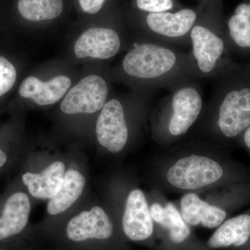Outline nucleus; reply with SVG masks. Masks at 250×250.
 <instances>
[{"mask_svg": "<svg viewBox=\"0 0 250 250\" xmlns=\"http://www.w3.org/2000/svg\"><path fill=\"white\" fill-rule=\"evenodd\" d=\"M122 69L126 76L155 89H172L200 79L191 53L150 41L131 49L123 59Z\"/></svg>", "mask_w": 250, "mask_h": 250, "instance_id": "f257e3e1", "label": "nucleus"}, {"mask_svg": "<svg viewBox=\"0 0 250 250\" xmlns=\"http://www.w3.org/2000/svg\"><path fill=\"white\" fill-rule=\"evenodd\" d=\"M215 126L223 139H240L250 125V70L237 65L215 79Z\"/></svg>", "mask_w": 250, "mask_h": 250, "instance_id": "f03ea898", "label": "nucleus"}, {"mask_svg": "<svg viewBox=\"0 0 250 250\" xmlns=\"http://www.w3.org/2000/svg\"><path fill=\"white\" fill-rule=\"evenodd\" d=\"M192 56L200 79H216L234 68L227 34L203 24H195L190 34Z\"/></svg>", "mask_w": 250, "mask_h": 250, "instance_id": "7ed1b4c3", "label": "nucleus"}, {"mask_svg": "<svg viewBox=\"0 0 250 250\" xmlns=\"http://www.w3.org/2000/svg\"><path fill=\"white\" fill-rule=\"evenodd\" d=\"M225 169L218 161L207 156L191 155L177 161L167 172L172 187L197 190L223 179Z\"/></svg>", "mask_w": 250, "mask_h": 250, "instance_id": "20e7f679", "label": "nucleus"}, {"mask_svg": "<svg viewBox=\"0 0 250 250\" xmlns=\"http://www.w3.org/2000/svg\"><path fill=\"white\" fill-rule=\"evenodd\" d=\"M166 101L170 108L167 122V133L172 137L187 134L198 119L203 107L201 89L197 81L172 88Z\"/></svg>", "mask_w": 250, "mask_h": 250, "instance_id": "39448f33", "label": "nucleus"}, {"mask_svg": "<svg viewBox=\"0 0 250 250\" xmlns=\"http://www.w3.org/2000/svg\"><path fill=\"white\" fill-rule=\"evenodd\" d=\"M197 15L194 10L182 9L175 13L148 14L146 24L153 36L150 42L170 46L190 44V34L196 24Z\"/></svg>", "mask_w": 250, "mask_h": 250, "instance_id": "423d86ee", "label": "nucleus"}, {"mask_svg": "<svg viewBox=\"0 0 250 250\" xmlns=\"http://www.w3.org/2000/svg\"><path fill=\"white\" fill-rule=\"evenodd\" d=\"M108 93L107 83L103 77L89 75L67 92L61 109L69 115L95 113L104 106Z\"/></svg>", "mask_w": 250, "mask_h": 250, "instance_id": "0eeeda50", "label": "nucleus"}, {"mask_svg": "<svg viewBox=\"0 0 250 250\" xmlns=\"http://www.w3.org/2000/svg\"><path fill=\"white\" fill-rule=\"evenodd\" d=\"M96 134L99 143L113 153L123 150L127 143L129 130L123 104L111 99L101 109L97 121Z\"/></svg>", "mask_w": 250, "mask_h": 250, "instance_id": "6e6552de", "label": "nucleus"}, {"mask_svg": "<svg viewBox=\"0 0 250 250\" xmlns=\"http://www.w3.org/2000/svg\"><path fill=\"white\" fill-rule=\"evenodd\" d=\"M121 45V37L114 29L93 27L81 34L75 42L74 51L78 59L90 57L104 60L116 56Z\"/></svg>", "mask_w": 250, "mask_h": 250, "instance_id": "1a4fd4ad", "label": "nucleus"}, {"mask_svg": "<svg viewBox=\"0 0 250 250\" xmlns=\"http://www.w3.org/2000/svg\"><path fill=\"white\" fill-rule=\"evenodd\" d=\"M113 225L104 210L100 207H94L69 221L66 235L70 241L82 242L94 238L107 239L113 234Z\"/></svg>", "mask_w": 250, "mask_h": 250, "instance_id": "9d476101", "label": "nucleus"}, {"mask_svg": "<svg viewBox=\"0 0 250 250\" xmlns=\"http://www.w3.org/2000/svg\"><path fill=\"white\" fill-rule=\"evenodd\" d=\"M123 231L133 241L147 239L152 234L154 225L147 200L142 190H131L126 199L123 218Z\"/></svg>", "mask_w": 250, "mask_h": 250, "instance_id": "9b49d317", "label": "nucleus"}, {"mask_svg": "<svg viewBox=\"0 0 250 250\" xmlns=\"http://www.w3.org/2000/svg\"><path fill=\"white\" fill-rule=\"evenodd\" d=\"M71 83L70 77L65 75L54 77L47 82L36 77H28L20 85L19 94L22 98L31 99L39 106L52 105L66 94Z\"/></svg>", "mask_w": 250, "mask_h": 250, "instance_id": "f8f14e48", "label": "nucleus"}, {"mask_svg": "<svg viewBox=\"0 0 250 250\" xmlns=\"http://www.w3.org/2000/svg\"><path fill=\"white\" fill-rule=\"evenodd\" d=\"M181 210L186 223L192 226L201 223L208 229L220 226L228 217V210L208 205L193 193H188L182 197Z\"/></svg>", "mask_w": 250, "mask_h": 250, "instance_id": "ddd939ff", "label": "nucleus"}, {"mask_svg": "<svg viewBox=\"0 0 250 250\" xmlns=\"http://www.w3.org/2000/svg\"><path fill=\"white\" fill-rule=\"evenodd\" d=\"M30 210V201L25 193L16 192L10 196L0 218V241L21 233L27 226Z\"/></svg>", "mask_w": 250, "mask_h": 250, "instance_id": "4468645a", "label": "nucleus"}, {"mask_svg": "<svg viewBox=\"0 0 250 250\" xmlns=\"http://www.w3.org/2000/svg\"><path fill=\"white\" fill-rule=\"evenodd\" d=\"M65 172V164L62 161H55L41 173L27 172L23 174L22 181L32 196L49 200L59 191Z\"/></svg>", "mask_w": 250, "mask_h": 250, "instance_id": "2eb2a0df", "label": "nucleus"}, {"mask_svg": "<svg viewBox=\"0 0 250 250\" xmlns=\"http://www.w3.org/2000/svg\"><path fill=\"white\" fill-rule=\"evenodd\" d=\"M250 238V213H243L222 223L208 241L210 248L241 247Z\"/></svg>", "mask_w": 250, "mask_h": 250, "instance_id": "dca6fc26", "label": "nucleus"}, {"mask_svg": "<svg viewBox=\"0 0 250 250\" xmlns=\"http://www.w3.org/2000/svg\"><path fill=\"white\" fill-rule=\"evenodd\" d=\"M85 184L84 177L79 171L67 170L59 191L49 199L47 207L49 214L58 215L68 209L82 195Z\"/></svg>", "mask_w": 250, "mask_h": 250, "instance_id": "f3484780", "label": "nucleus"}, {"mask_svg": "<svg viewBox=\"0 0 250 250\" xmlns=\"http://www.w3.org/2000/svg\"><path fill=\"white\" fill-rule=\"evenodd\" d=\"M227 36L231 49L250 51V3H243L229 19Z\"/></svg>", "mask_w": 250, "mask_h": 250, "instance_id": "a211bd4d", "label": "nucleus"}, {"mask_svg": "<svg viewBox=\"0 0 250 250\" xmlns=\"http://www.w3.org/2000/svg\"><path fill=\"white\" fill-rule=\"evenodd\" d=\"M62 0H18V10L23 18L31 22L51 21L62 15Z\"/></svg>", "mask_w": 250, "mask_h": 250, "instance_id": "6ab92c4d", "label": "nucleus"}, {"mask_svg": "<svg viewBox=\"0 0 250 250\" xmlns=\"http://www.w3.org/2000/svg\"><path fill=\"white\" fill-rule=\"evenodd\" d=\"M166 217L160 224L169 230L170 239L174 243H181L190 235V229L182 218L176 207L172 203H167L165 207Z\"/></svg>", "mask_w": 250, "mask_h": 250, "instance_id": "aec40b11", "label": "nucleus"}, {"mask_svg": "<svg viewBox=\"0 0 250 250\" xmlns=\"http://www.w3.org/2000/svg\"><path fill=\"white\" fill-rule=\"evenodd\" d=\"M17 72L12 63L0 56V97L9 91L16 83Z\"/></svg>", "mask_w": 250, "mask_h": 250, "instance_id": "412c9836", "label": "nucleus"}, {"mask_svg": "<svg viewBox=\"0 0 250 250\" xmlns=\"http://www.w3.org/2000/svg\"><path fill=\"white\" fill-rule=\"evenodd\" d=\"M136 6L148 14L167 12L174 6L172 0H136Z\"/></svg>", "mask_w": 250, "mask_h": 250, "instance_id": "4be33fe9", "label": "nucleus"}, {"mask_svg": "<svg viewBox=\"0 0 250 250\" xmlns=\"http://www.w3.org/2000/svg\"><path fill=\"white\" fill-rule=\"evenodd\" d=\"M106 0H78L79 4L83 12L96 14L103 9Z\"/></svg>", "mask_w": 250, "mask_h": 250, "instance_id": "5701e85b", "label": "nucleus"}, {"mask_svg": "<svg viewBox=\"0 0 250 250\" xmlns=\"http://www.w3.org/2000/svg\"><path fill=\"white\" fill-rule=\"evenodd\" d=\"M149 210H150L151 216L153 220L160 225L166 217L165 208H164L160 204L154 203L153 204Z\"/></svg>", "mask_w": 250, "mask_h": 250, "instance_id": "b1692460", "label": "nucleus"}, {"mask_svg": "<svg viewBox=\"0 0 250 250\" xmlns=\"http://www.w3.org/2000/svg\"><path fill=\"white\" fill-rule=\"evenodd\" d=\"M240 139L242 140V142H243L245 147L250 152V125L248 126V129L242 134Z\"/></svg>", "mask_w": 250, "mask_h": 250, "instance_id": "393cba45", "label": "nucleus"}, {"mask_svg": "<svg viewBox=\"0 0 250 250\" xmlns=\"http://www.w3.org/2000/svg\"><path fill=\"white\" fill-rule=\"evenodd\" d=\"M6 161H7V156H6V154L0 149V167H2V166L6 164Z\"/></svg>", "mask_w": 250, "mask_h": 250, "instance_id": "a878e982", "label": "nucleus"}, {"mask_svg": "<svg viewBox=\"0 0 250 250\" xmlns=\"http://www.w3.org/2000/svg\"><path fill=\"white\" fill-rule=\"evenodd\" d=\"M248 67H249V69H250V66H248Z\"/></svg>", "mask_w": 250, "mask_h": 250, "instance_id": "bb28decb", "label": "nucleus"}]
</instances>
